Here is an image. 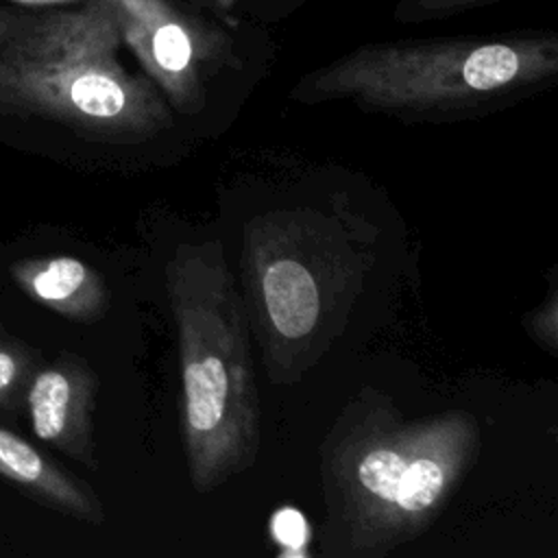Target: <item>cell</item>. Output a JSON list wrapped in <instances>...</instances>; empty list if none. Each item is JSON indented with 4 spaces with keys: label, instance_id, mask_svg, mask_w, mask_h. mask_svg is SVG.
<instances>
[{
    "label": "cell",
    "instance_id": "1",
    "mask_svg": "<svg viewBox=\"0 0 558 558\" xmlns=\"http://www.w3.org/2000/svg\"><path fill=\"white\" fill-rule=\"evenodd\" d=\"M480 425L466 410L408 418L362 388L320 445L323 554L384 558L434 525L471 473Z\"/></svg>",
    "mask_w": 558,
    "mask_h": 558
},
{
    "label": "cell",
    "instance_id": "2",
    "mask_svg": "<svg viewBox=\"0 0 558 558\" xmlns=\"http://www.w3.org/2000/svg\"><path fill=\"white\" fill-rule=\"evenodd\" d=\"M166 292L179 342L187 475L196 493H211L251 471L262 447L248 314L218 242L177 246Z\"/></svg>",
    "mask_w": 558,
    "mask_h": 558
},
{
    "label": "cell",
    "instance_id": "3",
    "mask_svg": "<svg viewBox=\"0 0 558 558\" xmlns=\"http://www.w3.org/2000/svg\"><path fill=\"white\" fill-rule=\"evenodd\" d=\"M120 15L111 0L24 13L0 44V111L44 118L85 137L142 142L170 129L153 81L118 59Z\"/></svg>",
    "mask_w": 558,
    "mask_h": 558
},
{
    "label": "cell",
    "instance_id": "4",
    "mask_svg": "<svg viewBox=\"0 0 558 558\" xmlns=\"http://www.w3.org/2000/svg\"><path fill=\"white\" fill-rule=\"evenodd\" d=\"M366 244L314 209L272 211L251 225L242 248L253 327L268 377L288 384L331 340L366 272Z\"/></svg>",
    "mask_w": 558,
    "mask_h": 558
},
{
    "label": "cell",
    "instance_id": "5",
    "mask_svg": "<svg viewBox=\"0 0 558 558\" xmlns=\"http://www.w3.org/2000/svg\"><path fill=\"white\" fill-rule=\"evenodd\" d=\"M554 39L416 41L364 46L305 76L303 102L351 98L362 109L399 116L473 111L554 76Z\"/></svg>",
    "mask_w": 558,
    "mask_h": 558
},
{
    "label": "cell",
    "instance_id": "6",
    "mask_svg": "<svg viewBox=\"0 0 558 558\" xmlns=\"http://www.w3.org/2000/svg\"><path fill=\"white\" fill-rule=\"evenodd\" d=\"M120 15L122 41L144 72L181 113H196L203 98V72L211 48L179 17L166 0H111Z\"/></svg>",
    "mask_w": 558,
    "mask_h": 558
},
{
    "label": "cell",
    "instance_id": "7",
    "mask_svg": "<svg viewBox=\"0 0 558 558\" xmlns=\"http://www.w3.org/2000/svg\"><path fill=\"white\" fill-rule=\"evenodd\" d=\"M98 377L78 355L63 353L37 366L28 381L24 405L33 434L72 460L96 469L94 408Z\"/></svg>",
    "mask_w": 558,
    "mask_h": 558
},
{
    "label": "cell",
    "instance_id": "8",
    "mask_svg": "<svg viewBox=\"0 0 558 558\" xmlns=\"http://www.w3.org/2000/svg\"><path fill=\"white\" fill-rule=\"evenodd\" d=\"M0 477L31 501L87 525L105 523V506L89 484L0 423Z\"/></svg>",
    "mask_w": 558,
    "mask_h": 558
},
{
    "label": "cell",
    "instance_id": "9",
    "mask_svg": "<svg viewBox=\"0 0 558 558\" xmlns=\"http://www.w3.org/2000/svg\"><path fill=\"white\" fill-rule=\"evenodd\" d=\"M11 279L26 296L70 320L96 323L111 305L105 279L70 255L20 259L11 266Z\"/></svg>",
    "mask_w": 558,
    "mask_h": 558
},
{
    "label": "cell",
    "instance_id": "10",
    "mask_svg": "<svg viewBox=\"0 0 558 558\" xmlns=\"http://www.w3.org/2000/svg\"><path fill=\"white\" fill-rule=\"evenodd\" d=\"M35 371L37 360L28 347L0 344V408H15L24 401Z\"/></svg>",
    "mask_w": 558,
    "mask_h": 558
},
{
    "label": "cell",
    "instance_id": "11",
    "mask_svg": "<svg viewBox=\"0 0 558 558\" xmlns=\"http://www.w3.org/2000/svg\"><path fill=\"white\" fill-rule=\"evenodd\" d=\"M556 294H554V288L547 296V303L538 310H534L530 314V320H527V329L530 333L536 338L538 344H543L549 353H556V331H558V325H556Z\"/></svg>",
    "mask_w": 558,
    "mask_h": 558
},
{
    "label": "cell",
    "instance_id": "12",
    "mask_svg": "<svg viewBox=\"0 0 558 558\" xmlns=\"http://www.w3.org/2000/svg\"><path fill=\"white\" fill-rule=\"evenodd\" d=\"M275 536L283 543V545H290V547H296V545H301V543H305L303 541V530H305V525H303V519H301V514H296L294 510H283V512H279L277 517H275Z\"/></svg>",
    "mask_w": 558,
    "mask_h": 558
},
{
    "label": "cell",
    "instance_id": "13",
    "mask_svg": "<svg viewBox=\"0 0 558 558\" xmlns=\"http://www.w3.org/2000/svg\"><path fill=\"white\" fill-rule=\"evenodd\" d=\"M24 17V11H9V9H0V44L9 37V33L20 24V20Z\"/></svg>",
    "mask_w": 558,
    "mask_h": 558
},
{
    "label": "cell",
    "instance_id": "14",
    "mask_svg": "<svg viewBox=\"0 0 558 558\" xmlns=\"http://www.w3.org/2000/svg\"><path fill=\"white\" fill-rule=\"evenodd\" d=\"M13 2H17V4H31V7H35V4H54V2H65V0H13Z\"/></svg>",
    "mask_w": 558,
    "mask_h": 558
},
{
    "label": "cell",
    "instance_id": "15",
    "mask_svg": "<svg viewBox=\"0 0 558 558\" xmlns=\"http://www.w3.org/2000/svg\"><path fill=\"white\" fill-rule=\"evenodd\" d=\"M438 7L442 4H462V2H471V0H434Z\"/></svg>",
    "mask_w": 558,
    "mask_h": 558
},
{
    "label": "cell",
    "instance_id": "16",
    "mask_svg": "<svg viewBox=\"0 0 558 558\" xmlns=\"http://www.w3.org/2000/svg\"><path fill=\"white\" fill-rule=\"evenodd\" d=\"M218 2H220V4H229L231 0H218Z\"/></svg>",
    "mask_w": 558,
    "mask_h": 558
}]
</instances>
